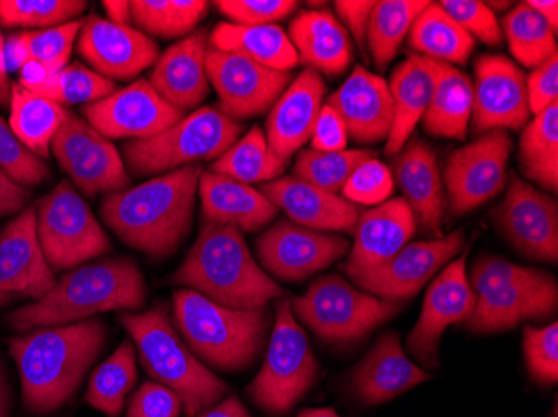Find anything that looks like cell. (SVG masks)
<instances>
[{
	"instance_id": "obj_1",
	"label": "cell",
	"mask_w": 558,
	"mask_h": 417,
	"mask_svg": "<svg viewBox=\"0 0 558 417\" xmlns=\"http://www.w3.org/2000/svg\"><path fill=\"white\" fill-rule=\"evenodd\" d=\"M201 174V165L191 164L108 194L100 214L128 246L153 259H168L190 234Z\"/></svg>"
},
{
	"instance_id": "obj_2",
	"label": "cell",
	"mask_w": 558,
	"mask_h": 417,
	"mask_svg": "<svg viewBox=\"0 0 558 417\" xmlns=\"http://www.w3.org/2000/svg\"><path fill=\"white\" fill-rule=\"evenodd\" d=\"M106 335L105 322L86 319L9 339V353L21 372L25 407L47 414L64 406L105 347Z\"/></svg>"
},
{
	"instance_id": "obj_3",
	"label": "cell",
	"mask_w": 558,
	"mask_h": 417,
	"mask_svg": "<svg viewBox=\"0 0 558 417\" xmlns=\"http://www.w3.org/2000/svg\"><path fill=\"white\" fill-rule=\"evenodd\" d=\"M144 301L146 284L136 262L114 257L62 275L46 296L14 310L8 322L15 331L54 328L108 310H137Z\"/></svg>"
},
{
	"instance_id": "obj_4",
	"label": "cell",
	"mask_w": 558,
	"mask_h": 417,
	"mask_svg": "<svg viewBox=\"0 0 558 417\" xmlns=\"http://www.w3.org/2000/svg\"><path fill=\"white\" fill-rule=\"evenodd\" d=\"M172 282L231 309H255L284 296L283 287L251 256L240 229L205 218L196 243Z\"/></svg>"
},
{
	"instance_id": "obj_5",
	"label": "cell",
	"mask_w": 558,
	"mask_h": 417,
	"mask_svg": "<svg viewBox=\"0 0 558 417\" xmlns=\"http://www.w3.org/2000/svg\"><path fill=\"white\" fill-rule=\"evenodd\" d=\"M174 321L194 356L221 371H241L266 346L269 310L231 309L196 291L174 294Z\"/></svg>"
},
{
	"instance_id": "obj_6",
	"label": "cell",
	"mask_w": 558,
	"mask_h": 417,
	"mask_svg": "<svg viewBox=\"0 0 558 417\" xmlns=\"http://www.w3.org/2000/svg\"><path fill=\"white\" fill-rule=\"evenodd\" d=\"M476 306L465 322L476 334L509 331L529 319L550 318L558 304L557 281L538 269L484 254L470 272Z\"/></svg>"
},
{
	"instance_id": "obj_7",
	"label": "cell",
	"mask_w": 558,
	"mask_h": 417,
	"mask_svg": "<svg viewBox=\"0 0 558 417\" xmlns=\"http://www.w3.org/2000/svg\"><path fill=\"white\" fill-rule=\"evenodd\" d=\"M119 319L136 344L147 375L180 396L187 416L205 413L230 391L191 353L169 322L165 306L143 315L125 312Z\"/></svg>"
},
{
	"instance_id": "obj_8",
	"label": "cell",
	"mask_w": 558,
	"mask_h": 417,
	"mask_svg": "<svg viewBox=\"0 0 558 417\" xmlns=\"http://www.w3.org/2000/svg\"><path fill=\"white\" fill-rule=\"evenodd\" d=\"M243 124L226 115L219 108L197 109L165 133L125 144L128 168L136 175L161 174L221 158L238 143Z\"/></svg>"
},
{
	"instance_id": "obj_9",
	"label": "cell",
	"mask_w": 558,
	"mask_h": 417,
	"mask_svg": "<svg viewBox=\"0 0 558 417\" xmlns=\"http://www.w3.org/2000/svg\"><path fill=\"white\" fill-rule=\"evenodd\" d=\"M401 303L362 293L340 275L316 279L291 301L294 316L326 343H359L400 312Z\"/></svg>"
},
{
	"instance_id": "obj_10",
	"label": "cell",
	"mask_w": 558,
	"mask_h": 417,
	"mask_svg": "<svg viewBox=\"0 0 558 417\" xmlns=\"http://www.w3.org/2000/svg\"><path fill=\"white\" fill-rule=\"evenodd\" d=\"M316 378L318 360L308 338L294 319L290 301L279 299L268 354L247 396L266 414L283 416L308 394Z\"/></svg>"
},
{
	"instance_id": "obj_11",
	"label": "cell",
	"mask_w": 558,
	"mask_h": 417,
	"mask_svg": "<svg viewBox=\"0 0 558 417\" xmlns=\"http://www.w3.org/2000/svg\"><path fill=\"white\" fill-rule=\"evenodd\" d=\"M36 211L37 236L50 269L68 271L111 250L108 234L71 182H59Z\"/></svg>"
},
{
	"instance_id": "obj_12",
	"label": "cell",
	"mask_w": 558,
	"mask_h": 417,
	"mask_svg": "<svg viewBox=\"0 0 558 417\" xmlns=\"http://www.w3.org/2000/svg\"><path fill=\"white\" fill-rule=\"evenodd\" d=\"M50 149L74 186L86 196L130 189L131 179L121 154L86 119L69 112Z\"/></svg>"
},
{
	"instance_id": "obj_13",
	"label": "cell",
	"mask_w": 558,
	"mask_h": 417,
	"mask_svg": "<svg viewBox=\"0 0 558 417\" xmlns=\"http://www.w3.org/2000/svg\"><path fill=\"white\" fill-rule=\"evenodd\" d=\"M512 139L507 131H490L451 152L444 175L451 214L472 212L504 191Z\"/></svg>"
},
{
	"instance_id": "obj_14",
	"label": "cell",
	"mask_w": 558,
	"mask_h": 417,
	"mask_svg": "<svg viewBox=\"0 0 558 417\" xmlns=\"http://www.w3.org/2000/svg\"><path fill=\"white\" fill-rule=\"evenodd\" d=\"M462 249H465V236L462 231H457L440 240L409 243L400 253L376 268L343 271L366 294L401 303L415 296Z\"/></svg>"
},
{
	"instance_id": "obj_15",
	"label": "cell",
	"mask_w": 558,
	"mask_h": 417,
	"mask_svg": "<svg viewBox=\"0 0 558 417\" xmlns=\"http://www.w3.org/2000/svg\"><path fill=\"white\" fill-rule=\"evenodd\" d=\"M206 71L219 96V109L234 121L265 114L283 96L290 72L275 71L244 56L208 47Z\"/></svg>"
},
{
	"instance_id": "obj_16",
	"label": "cell",
	"mask_w": 558,
	"mask_h": 417,
	"mask_svg": "<svg viewBox=\"0 0 558 417\" xmlns=\"http://www.w3.org/2000/svg\"><path fill=\"white\" fill-rule=\"evenodd\" d=\"M469 249H463L462 256L453 260L441 274L432 282L423 303L422 316L410 332V353L428 369L440 368L441 338L448 326L466 322L476 306V294L466 278V257Z\"/></svg>"
},
{
	"instance_id": "obj_17",
	"label": "cell",
	"mask_w": 558,
	"mask_h": 417,
	"mask_svg": "<svg viewBox=\"0 0 558 417\" xmlns=\"http://www.w3.org/2000/svg\"><path fill=\"white\" fill-rule=\"evenodd\" d=\"M494 221L505 240L523 256L557 262L558 207L554 197L512 174L507 196L494 211Z\"/></svg>"
},
{
	"instance_id": "obj_18",
	"label": "cell",
	"mask_w": 558,
	"mask_h": 417,
	"mask_svg": "<svg viewBox=\"0 0 558 417\" xmlns=\"http://www.w3.org/2000/svg\"><path fill=\"white\" fill-rule=\"evenodd\" d=\"M84 118L106 139L144 140L178 124L183 112L169 106L149 81L141 79L86 106Z\"/></svg>"
},
{
	"instance_id": "obj_19",
	"label": "cell",
	"mask_w": 558,
	"mask_h": 417,
	"mask_svg": "<svg viewBox=\"0 0 558 417\" xmlns=\"http://www.w3.org/2000/svg\"><path fill=\"white\" fill-rule=\"evenodd\" d=\"M263 268L281 281H303L347 256L344 237L301 228L291 221L276 222L256 243Z\"/></svg>"
},
{
	"instance_id": "obj_20",
	"label": "cell",
	"mask_w": 558,
	"mask_h": 417,
	"mask_svg": "<svg viewBox=\"0 0 558 417\" xmlns=\"http://www.w3.org/2000/svg\"><path fill=\"white\" fill-rule=\"evenodd\" d=\"M526 77L505 56H480L473 84V131H519L529 121Z\"/></svg>"
},
{
	"instance_id": "obj_21",
	"label": "cell",
	"mask_w": 558,
	"mask_h": 417,
	"mask_svg": "<svg viewBox=\"0 0 558 417\" xmlns=\"http://www.w3.org/2000/svg\"><path fill=\"white\" fill-rule=\"evenodd\" d=\"M77 50L93 71L109 81L133 79L158 62V44L131 25L90 15L81 27Z\"/></svg>"
},
{
	"instance_id": "obj_22",
	"label": "cell",
	"mask_w": 558,
	"mask_h": 417,
	"mask_svg": "<svg viewBox=\"0 0 558 417\" xmlns=\"http://www.w3.org/2000/svg\"><path fill=\"white\" fill-rule=\"evenodd\" d=\"M54 284L37 236L36 207H29L0 232V293L40 299Z\"/></svg>"
},
{
	"instance_id": "obj_23",
	"label": "cell",
	"mask_w": 558,
	"mask_h": 417,
	"mask_svg": "<svg viewBox=\"0 0 558 417\" xmlns=\"http://www.w3.org/2000/svg\"><path fill=\"white\" fill-rule=\"evenodd\" d=\"M343 119L348 137L359 144L388 139L393 127L395 106L387 81L356 65L343 86L326 99Z\"/></svg>"
},
{
	"instance_id": "obj_24",
	"label": "cell",
	"mask_w": 558,
	"mask_h": 417,
	"mask_svg": "<svg viewBox=\"0 0 558 417\" xmlns=\"http://www.w3.org/2000/svg\"><path fill=\"white\" fill-rule=\"evenodd\" d=\"M325 96L326 84L319 72L304 69L276 100L266 121V140L278 158L290 161L312 139Z\"/></svg>"
},
{
	"instance_id": "obj_25",
	"label": "cell",
	"mask_w": 558,
	"mask_h": 417,
	"mask_svg": "<svg viewBox=\"0 0 558 417\" xmlns=\"http://www.w3.org/2000/svg\"><path fill=\"white\" fill-rule=\"evenodd\" d=\"M393 172L404 203L412 209L422 234L440 240L447 206L434 149L423 140H410L395 156Z\"/></svg>"
},
{
	"instance_id": "obj_26",
	"label": "cell",
	"mask_w": 558,
	"mask_h": 417,
	"mask_svg": "<svg viewBox=\"0 0 558 417\" xmlns=\"http://www.w3.org/2000/svg\"><path fill=\"white\" fill-rule=\"evenodd\" d=\"M259 193L278 209H283L293 224L313 231L353 232L362 214L356 204L318 189L294 175L266 182Z\"/></svg>"
},
{
	"instance_id": "obj_27",
	"label": "cell",
	"mask_w": 558,
	"mask_h": 417,
	"mask_svg": "<svg viewBox=\"0 0 558 417\" xmlns=\"http://www.w3.org/2000/svg\"><path fill=\"white\" fill-rule=\"evenodd\" d=\"M208 33L196 30L186 39L169 47L150 74L149 84L153 89L180 112L197 108L208 96Z\"/></svg>"
},
{
	"instance_id": "obj_28",
	"label": "cell",
	"mask_w": 558,
	"mask_h": 417,
	"mask_svg": "<svg viewBox=\"0 0 558 417\" xmlns=\"http://www.w3.org/2000/svg\"><path fill=\"white\" fill-rule=\"evenodd\" d=\"M354 244L341 269H372L400 253L416 234V221L403 197L362 212L353 231Z\"/></svg>"
},
{
	"instance_id": "obj_29",
	"label": "cell",
	"mask_w": 558,
	"mask_h": 417,
	"mask_svg": "<svg viewBox=\"0 0 558 417\" xmlns=\"http://www.w3.org/2000/svg\"><path fill=\"white\" fill-rule=\"evenodd\" d=\"M429 375L409 359L395 332L381 335L351 375V389L366 406L388 403L428 381Z\"/></svg>"
},
{
	"instance_id": "obj_30",
	"label": "cell",
	"mask_w": 558,
	"mask_h": 417,
	"mask_svg": "<svg viewBox=\"0 0 558 417\" xmlns=\"http://www.w3.org/2000/svg\"><path fill=\"white\" fill-rule=\"evenodd\" d=\"M203 218L240 231L258 232L278 214V207L255 187L228 175L205 172L199 177Z\"/></svg>"
},
{
	"instance_id": "obj_31",
	"label": "cell",
	"mask_w": 558,
	"mask_h": 417,
	"mask_svg": "<svg viewBox=\"0 0 558 417\" xmlns=\"http://www.w3.org/2000/svg\"><path fill=\"white\" fill-rule=\"evenodd\" d=\"M437 84V61L412 54L403 64L398 65L391 74L390 93L393 97L395 118L393 127L388 136L385 152L387 156H397L416 124L422 121L434 97Z\"/></svg>"
},
{
	"instance_id": "obj_32",
	"label": "cell",
	"mask_w": 558,
	"mask_h": 417,
	"mask_svg": "<svg viewBox=\"0 0 558 417\" xmlns=\"http://www.w3.org/2000/svg\"><path fill=\"white\" fill-rule=\"evenodd\" d=\"M300 62L326 75H341L353 61L350 34L328 11L300 12L290 24Z\"/></svg>"
},
{
	"instance_id": "obj_33",
	"label": "cell",
	"mask_w": 558,
	"mask_h": 417,
	"mask_svg": "<svg viewBox=\"0 0 558 417\" xmlns=\"http://www.w3.org/2000/svg\"><path fill=\"white\" fill-rule=\"evenodd\" d=\"M209 47L221 52L244 56L275 71L290 72L300 64V56L279 25H236L219 22L209 36Z\"/></svg>"
},
{
	"instance_id": "obj_34",
	"label": "cell",
	"mask_w": 558,
	"mask_h": 417,
	"mask_svg": "<svg viewBox=\"0 0 558 417\" xmlns=\"http://www.w3.org/2000/svg\"><path fill=\"white\" fill-rule=\"evenodd\" d=\"M472 108V79L454 65L437 61L434 97L422 119L425 133L444 139H466Z\"/></svg>"
},
{
	"instance_id": "obj_35",
	"label": "cell",
	"mask_w": 558,
	"mask_h": 417,
	"mask_svg": "<svg viewBox=\"0 0 558 417\" xmlns=\"http://www.w3.org/2000/svg\"><path fill=\"white\" fill-rule=\"evenodd\" d=\"M409 46L423 58L463 65L475 49V39L440 4L429 2L410 27Z\"/></svg>"
},
{
	"instance_id": "obj_36",
	"label": "cell",
	"mask_w": 558,
	"mask_h": 417,
	"mask_svg": "<svg viewBox=\"0 0 558 417\" xmlns=\"http://www.w3.org/2000/svg\"><path fill=\"white\" fill-rule=\"evenodd\" d=\"M69 112L54 100L37 96L31 90L14 84L11 87V125L12 133L37 158L49 156L50 144Z\"/></svg>"
},
{
	"instance_id": "obj_37",
	"label": "cell",
	"mask_w": 558,
	"mask_h": 417,
	"mask_svg": "<svg viewBox=\"0 0 558 417\" xmlns=\"http://www.w3.org/2000/svg\"><path fill=\"white\" fill-rule=\"evenodd\" d=\"M83 22L72 21L50 29L22 30L5 40V59L9 69L21 71L25 64H39L47 75H54L68 68L72 47L80 37Z\"/></svg>"
},
{
	"instance_id": "obj_38",
	"label": "cell",
	"mask_w": 558,
	"mask_h": 417,
	"mask_svg": "<svg viewBox=\"0 0 558 417\" xmlns=\"http://www.w3.org/2000/svg\"><path fill=\"white\" fill-rule=\"evenodd\" d=\"M523 174L550 193L558 189V102L526 125L520 139Z\"/></svg>"
},
{
	"instance_id": "obj_39",
	"label": "cell",
	"mask_w": 558,
	"mask_h": 417,
	"mask_svg": "<svg viewBox=\"0 0 558 417\" xmlns=\"http://www.w3.org/2000/svg\"><path fill=\"white\" fill-rule=\"evenodd\" d=\"M429 2L425 0H384L376 2L369 15L366 49L379 71L397 58L398 49L410 33L415 19Z\"/></svg>"
},
{
	"instance_id": "obj_40",
	"label": "cell",
	"mask_w": 558,
	"mask_h": 417,
	"mask_svg": "<svg viewBox=\"0 0 558 417\" xmlns=\"http://www.w3.org/2000/svg\"><path fill=\"white\" fill-rule=\"evenodd\" d=\"M269 149L263 128L253 127L250 133L216 159L211 172L228 175L241 184H266L283 174L288 165Z\"/></svg>"
},
{
	"instance_id": "obj_41",
	"label": "cell",
	"mask_w": 558,
	"mask_h": 417,
	"mask_svg": "<svg viewBox=\"0 0 558 417\" xmlns=\"http://www.w3.org/2000/svg\"><path fill=\"white\" fill-rule=\"evenodd\" d=\"M136 381V353L131 341H125L94 371L87 388V404L108 416L118 417Z\"/></svg>"
},
{
	"instance_id": "obj_42",
	"label": "cell",
	"mask_w": 558,
	"mask_h": 417,
	"mask_svg": "<svg viewBox=\"0 0 558 417\" xmlns=\"http://www.w3.org/2000/svg\"><path fill=\"white\" fill-rule=\"evenodd\" d=\"M501 33L507 34L513 58L525 68H538L557 56V33L534 9L523 2L505 15Z\"/></svg>"
},
{
	"instance_id": "obj_43",
	"label": "cell",
	"mask_w": 558,
	"mask_h": 417,
	"mask_svg": "<svg viewBox=\"0 0 558 417\" xmlns=\"http://www.w3.org/2000/svg\"><path fill=\"white\" fill-rule=\"evenodd\" d=\"M209 4L205 0H136L131 2L134 24L147 36H184L205 17Z\"/></svg>"
},
{
	"instance_id": "obj_44",
	"label": "cell",
	"mask_w": 558,
	"mask_h": 417,
	"mask_svg": "<svg viewBox=\"0 0 558 417\" xmlns=\"http://www.w3.org/2000/svg\"><path fill=\"white\" fill-rule=\"evenodd\" d=\"M376 158L373 150L344 149L337 152H322L308 149L298 154L293 175L326 193L338 194L356 169Z\"/></svg>"
},
{
	"instance_id": "obj_45",
	"label": "cell",
	"mask_w": 558,
	"mask_h": 417,
	"mask_svg": "<svg viewBox=\"0 0 558 417\" xmlns=\"http://www.w3.org/2000/svg\"><path fill=\"white\" fill-rule=\"evenodd\" d=\"M22 86V84H21ZM37 96L54 100L59 106H74V103H94L116 93L114 83L102 75L87 69L86 65L75 62L68 65L58 74L50 75L46 81L33 86H22Z\"/></svg>"
},
{
	"instance_id": "obj_46",
	"label": "cell",
	"mask_w": 558,
	"mask_h": 417,
	"mask_svg": "<svg viewBox=\"0 0 558 417\" xmlns=\"http://www.w3.org/2000/svg\"><path fill=\"white\" fill-rule=\"evenodd\" d=\"M86 5L80 0H0V24L50 29L75 21Z\"/></svg>"
},
{
	"instance_id": "obj_47",
	"label": "cell",
	"mask_w": 558,
	"mask_h": 417,
	"mask_svg": "<svg viewBox=\"0 0 558 417\" xmlns=\"http://www.w3.org/2000/svg\"><path fill=\"white\" fill-rule=\"evenodd\" d=\"M0 171L22 187L39 186L50 175L49 168L31 152L12 133L11 125L0 118Z\"/></svg>"
},
{
	"instance_id": "obj_48",
	"label": "cell",
	"mask_w": 558,
	"mask_h": 417,
	"mask_svg": "<svg viewBox=\"0 0 558 417\" xmlns=\"http://www.w3.org/2000/svg\"><path fill=\"white\" fill-rule=\"evenodd\" d=\"M523 349L526 368L535 381L542 384H555L558 379V324L551 322L547 328L523 329Z\"/></svg>"
},
{
	"instance_id": "obj_49",
	"label": "cell",
	"mask_w": 558,
	"mask_h": 417,
	"mask_svg": "<svg viewBox=\"0 0 558 417\" xmlns=\"http://www.w3.org/2000/svg\"><path fill=\"white\" fill-rule=\"evenodd\" d=\"M395 182L390 169L373 158L363 162L343 187L344 199L363 206H378L393 194Z\"/></svg>"
},
{
	"instance_id": "obj_50",
	"label": "cell",
	"mask_w": 558,
	"mask_h": 417,
	"mask_svg": "<svg viewBox=\"0 0 558 417\" xmlns=\"http://www.w3.org/2000/svg\"><path fill=\"white\" fill-rule=\"evenodd\" d=\"M440 8L453 19L457 24L469 33L473 39H480L487 46H500L504 33L498 24L497 15L485 2L476 0H444L438 2Z\"/></svg>"
},
{
	"instance_id": "obj_51",
	"label": "cell",
	"mask_w": 558,
	"mask_h": 417,
	"mask_svg": "<svg viewBox=\"0 0 558 417\" xmlns=\"http://www.w3.org/2000/svg\"><path fill=\"white\" fill-rule=\"evenodd\" d=\"M216 9L231 24L272 25L283 21L296 11L298 2L293 0H218Z\"/></svg>"
},
{
	"instance_id": "obj_52",
	"label": "cell",
	"mask_w": 558,
	"mask_h": 417,
	"mask_svg": "<svg viewBox=\"0 0 558 417\" xmlns=\"http://www.w3.org/2000/svg\"><path fill=\"white\" fill-rule=\"evenodd\" d=\"M181 407L174 391L159 382H146L131 397L128 417H180Z\"/></svg>"
},
{
	"instance_id": "obj_53",
	"label": "cell",
	"mask_w": 558,
	"mask_h": 417,
	"mask_svg": "<svg viewBox=\"0 0 558 417\" xmlns=\"http://www.w3.org/2000/svg\"><path fill=\"white\" fill-rule=\"evenodd\" d=\"M526 97L532 114L538 115L542 111L558 102V58L548 59L544 64L534 69L526 79Z\"/></svg>"
},
{
	"instance_id": "obj_54",
	"label": "cell",
	"mask_w": 558,
	"mask_h": 417,
	"mask_svg": "<svg viewBox=\"0 0 558 417\" xmlns=\"http://www.w3.org/2000/svg\"><path fill=\"white\" fill-rule=\"evenodd\" d=\"M348 133L343 119L333 108L325 103L313 131L312 146L322 152H337L347 149Z\"/></svg>"
},
{
	"instance_id": "obj_55",
	"label": "cell",
	"mask_w": 558,
	"mask_h": 417,
	"mask_svg": "<svg viewBox=\"0 0 558 417\" xmlns=\"http://www.w3.org/2000/svg\"><path fill=\"white\" fill-rule=\"evenodd\" d=\"M376 2L368 0H338L335 2L338 15L343 19L348 25L351 36L354 37L360 49H362L363 58L366 59V33H368L369 15L375 9Z\"/></svg>"
},
{
	"instance_id": "obj_56",
	"label": "cell",
	"mask_w": 558,
	"mask_h": 417,
	"mask_svg": "<svg viewBox=\"0 0 558 417\" xmlns=\"http://www.w3.org/2000/svg\"><path fill=\"white\" fill-rule=\"evenodd\" d=\"M29 191L0 171V216L14 214L29 203Z\"/></svg>"
},
{
	"instance_id": "obj_57",
	"label": "cell",
	"mask_w": 558,
	"mask_h": 417,
	"mask_svg": "<svg viewBox=\"0 0 558 417\" xmlns=\"http://www.w3.org/2000/svg\"><path fill=\"white\" fill-rule=\"evenodd\" d=\"M194 417H251L246 407L243 406L236 396L226 400L225 403L218 406L209 407L205 413L197 414Z\"/></svg>"
},
{
	"instance_id": "obj_58",
	"label": "cell",
	"mask_w": 558,
	"mask_h": 417,
	"mask_svg": "<svg viewBox=\"0 0 558 417\" xmlns=\"http://www.w3.org/2000/svg\"><path fill=\"white\" fill-rule=\"evenodd\" d=\"M105 5L108 21L118 25H130L133 22V11H131V2L125 0H106Z\"/></svg>"
},
{
	"instance_id": "obj_59",
	"label": "cell",
	"mask_w": 558,
	"mask_h": 417,
	"mask_svg": "<svg viewBox=\"0 0 558 417\" xmlns=\"http://www.w3.org/2000/svg\"><path fill=\"white\" fill-rule=\"evenodd\" d=\"M11 87L8 59H5V40L2 33H0V108L11 102Z\"/></svg>"
},
{
	"instance_id": "obj_60",
	"label": "cell",
	"mask_w": 558,
	"mask_h": 417,
	"mask_svg": "<svg viewBox=\"0 0 558 417\" xmlns=\"http://www.w3.org/2000/svg\"><path fill=\"white\" fill-rule=\"evenodd\" d=\"M529 8L534 9L538 15L545 19L550 25L551 29L557 33L558 29V2L557 0H550V2H542V0H530L525 2Z\"/></svg>"
},
{
	"instance_id": "obj_61",
	"label": "cell",
	"mask_w": 558,
	"mask_h": 417,
	"mask_svg": "<svg viewBox=\"0 0 558 417\" xmlns=\"http://www.w3.org/2000/svg\"><path fill=\"white\" fill-rule=\"evenodd\" d=\"M9 409H11V391H9L4 364L0 360V417H9Z\"/></svg>"
},
{
	"instance_id": "obj_62",
	"label": "cell",
	"mask_w": 558,
	"mask_h": 417,
	"mask_svg": "<svg viewBox=\"0 0 558 417\" xmlns=\"http://www.w3.org/2000/svg\"><path fill=\"white\" fill-rule=\"evenodd\" d=\"M298 417H340L333 409L322 407V409H303Z\"/></svg>"
},
{
	"instance_id": "obj_63",
	"label": "cell",
	"mask_w": 558,
	"mask_h": 417,
	"mask_svg": "<svg viewBox=\"0 0 558 417\" xmlns=\"http://www.w3.org/2000/svg\"><path fill=\"white\" fill-rule=\"evenodd\" d=\"M12 299L11 294L0 293V307L5 306Z\"/></svg>"
}]
</instances>
